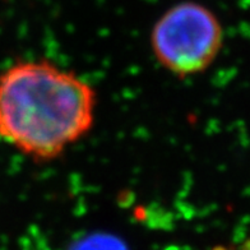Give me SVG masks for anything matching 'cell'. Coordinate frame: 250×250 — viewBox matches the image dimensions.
Segmentation results:
<instances>
[{
	"mask_svg": "<svg viewBox=\"0 0 250 250\" xmlns=\"http://www.w3.org/2000/svg\"><path fill=\"white\" fill-rule=\"evenodd\" d=\"M96 92L84 79L43 60L0 76V138L36 161L62 156L91 130Z\"/></svg>",
	"mask_w": 250,
	"mask_h": 250,
	"instance_id": "cell-1",
	"label": "cell"
},
{
	"mask_svg": "<svg viewBox=\"0 0 250 250\" xmlns=\"http://www.w3.org/2000/svg\"><path fill=\"white\" fill-rule=\"evenodd\" d=\"M224 45V28L211 9L181 1L157 20L151 32L153 55L165 69L180 78L203 73Z\"/></svg>",
	"mask_w": 250,
	"mask_h": 250,
	"instance_id": "cell-2",
	"label": "cell"
},
{
	"mask_svg": "<svg viewBox=\"0 0 250 250\" xmlns=\"http://www.w3.org/2000/svg\"><path fill=\"white\" fill-rule=\"evenodd\" d=\"M243 250H250V239L243 245Z\"/></svg>",
	"mask_w": 250,
	"mask_h": 250,
	"instance_id": "cell-3",
	"label": "cell"
}]
</instances>
